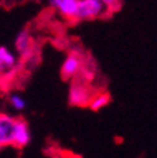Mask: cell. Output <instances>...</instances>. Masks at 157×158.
I'll return each mask as SVG.
<instances>
[{
  "label": "cell",
  "mask_w": 157,
  "mask_h": 158,
  "mask_svg": "<svg viewBox=\"0 0 157 158\" xmlns=\"http://www.w3.org/2000/svg\"><path fill=\"white\" fill-rule=\"evenodd\" d=\"M105 4L108 7H111V6H115V4H118V0H102Z\"/></svg>",
  "instance_id": "11"
},
{
  "label": "cell",
  "mask_w": 157,
  "mask_h": 158,
  "mask_svg": "<svg viewBox=\"0 0 157 158\" xmlns=\"http://www.w3.org/2000/svg\"><path fill=\"white\" fill-rule=\"evenodd\" d=\"M79 66H81V61H79L78 56H76L75 54L68 55L67 59L64 61V64H62V68H61L62 76H64L65 79L74 76L79 71Z\"/></svg>",
  "instance_id": "5"
},
{
  "label": "cell",
  "mask_w": 157,
  "mask_h": 158,
  "mask_svg": "<svg viewBox=\"0 0 157 158\" xmlns=\"http://www.w3.org/2000/svg\"><path fill=\"white\" fill-rule=\"evenodd\" d=\"M30 47H31V37L27 31H21L17 35L16 40V48L19 49V52H21L24 56L30 52Z\"/></svg>",
  "instance_id": "7"
},
{
  "label": "cell",
  "mask_w": 157,
  "mask_h": 158,
  "mask_svg": "<svg viewBox=\"0 0 157 158\" xmlns=\"http://www.w3.org/2000/svg\"><path fill=\"white\" fill-rule=\"evenodd\" d=\"M31 140V134L28 130V124L21 118H16L13 127V133H11V145L17 148L26 147Z\"/></svg>",
  "instance_id": "2"
},
{
  "label": "cell",
  "mask_w": 157,
  "mask_h": 158,
  "mask_svg": "<svg viewBox=\"0 0 157 158\" xmlns=\"http://www.w3.org/2000/svg\"><path fill=\"white\" fill-rule=\"evenodd\" d=\"M69 100L72 105L76 106H85L89 102V93L85 88L82 86H72L71 93H69Z\"/></svg>",
  "instance_id": "6"
},
{
  "label": "cell",
  "mask_w": 157,
  "mask_h": 158,
  "mask_svg": "<svg viewBox=\"0 0 157 158\" xmlns=\"http://www.w3.org/2000/svg\"><path fill=\"white\" fill-rule=\"evenodd\" d=\"M16 118L7 114H2L0 117V145L6 147L11 144V133H13Z\"/></svg>",
  "instance_id": "4"
},
{
  "label": "cell",
  "mask_w": 157,
  "mask_h": 158,
  "mask_svg": "<svg viewBox=\"0 0 157 158\" xmlns=\"http://www.w3.org/2000/svg\"><path fill=\"white\" fill-rule=\"evenodd\" d=\"M52 7L58 9V11L67 19H75L78 11L79 0H48Z\"/></svg>",
  "instance_id": "3"
},
{
  "label": "cell",
  "mask_w": 157,
  "mask_h": 158,
  "mask_svg": "<svg viewBox=\"0 0 157 158\" xmlns=\"http://www.w3.org/2000/svg\"><path fill=\"white\" fill-rule=\"evenodd\" d=\"M0 64H2V69H11L16 65V56L10 52L6 47L0 48Z\"/></svg>",
  "instance_id": "8"
},
{
  "label": "cell",
  "mask_w": 157,
  "mask_h": 158,
  "mask_svg": "<svg viewBox=\"0 0 157 158\" xmlns=\"http://www.w3.org/2000/svg\"><path fill=\"white\" fill-rule=\"evenodd\" d=\"M9 102L16 110H24L26 109V100L20 95H10Z\"/></svg>",
  "instance_id": "10"
},
{
  "label": "cell",
  "mask_w": 157,
  "mask_h": 158,
  "mask_svg": "<svg viewBox=\"0 0 157 158\" xmlns=\"http://www.w3.org/2000/svg\"><path fill=\"white\" fill-rule=\"evenodd\" d=\"M108 6L102 0H79L76 17L78 20H88L101 17L106 11Z\"/></svg>",
  "instance_id": "1"
},
{
  "label": "cell",
  "mask_w": 157,
  "mask_h": 158,
  "mask_svg": "<svg viewBox=\"0 0 157 158\" xmlns=\"http://www.w3.org/2000/svg\"><path fill=\"white\" fill-rule=\"evenodd\" d=\"M109 102H111V96H109L108 93H101V95L96 96L94 100H91L89 106H91L92 110H99V109L105 107L106 105H109Z\"/></svg>",
  "instance_id": "9"
}]
</instances>
